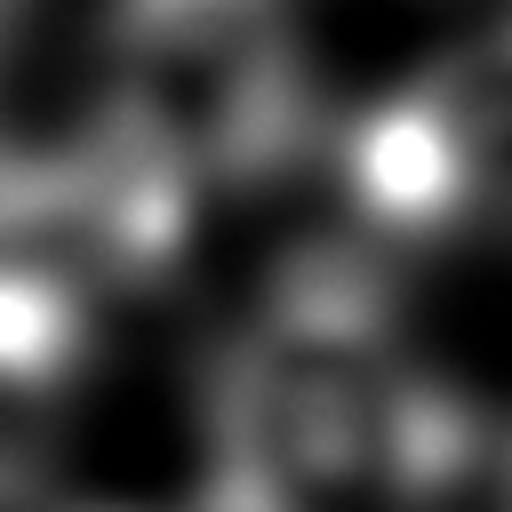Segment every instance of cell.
<instances>
[{"label": "cell", "mask_w": 512, "mask_h": 512, "mask_svg": "<svg viewBox=\"0 0 512 512\" xmlns=\"http://www.w3.org/2000/svg\"><path fill=\"white\" fill-rule=\"evenodd\" d=\"M472 472V408L424 360L376 248H304L208 376V512H432Z\"/></svg>", "instance_id": "obj_1"}, {"label": "cell", "mask_w": 512, "mask_h": 512, "mask_svg": "<svg viewBox=\"0 0 512 512\" xmlns=\"http://www.w3.org/2000/svg\"><path fill=\"white\" fill-rule=\"evenodd\" d=\"M88 112L200 216L320 144V72L296 0H104Z\"/></svg>", "instance_id": "obj_2"}, {"label": "cell", "mask_w": 512, "mask_h": 512, "mask_svg": "<svg viewBox=\"0 0 512 512\" xmlns=\"http://www.w3.org/2000/svg\"><path fill=\"white\" fill-rule=\"evenodd\" d=\"M328 176L360 248L512 232V0L360 96L328 128Z\"/></svg>", "instance_id": "obj_3"}, {"label": "cell", "mask_w": 512, "mask_h": 512, "mask_svg": "<svg viewBox=\"0 0 512 512\" xmlns=\"http://www.w3.org/2000/svg\"><path fill=\"white\" fill-rule=\"evenodd\" d=\"M200 208L152 176L96 112L64 128L0 120V264L56 272L96 304L112 288H152L184 264Z\"/></svg>", "instance_id": "obj_4"}, {"label": "cell", "mask_w": 512, "mask_h": 512, "mask_svg": "<svg viewBox=\"0 0 512 512\" xmlns=\"http://www.w3.org/2000/svg\"><path fill=\"white\" fill-rule=\"evenodd\" d=\"M88 368H96V296L56 272L0 264V512H24L48 488Z\"/></svg>", "instance_id": "obj_5"}, {"label": "cell", "mask_w": 512, "mask_h": 512, "mask_svg": "<svg viewBox=\"0 0 512 512\" xmlns=\"http://www.w3.org/2000/svg\"><path fill=\"white\" fill-rule=\"evenodd\" d=\"M16 24H24V0H0V56H8V40H16Z\"/></svg>", "instance_id": "obj_6"}]
</instances>
